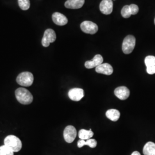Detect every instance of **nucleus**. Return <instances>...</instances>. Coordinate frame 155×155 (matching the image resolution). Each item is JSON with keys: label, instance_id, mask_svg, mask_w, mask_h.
<instances>
[{"label": "nucleus", "instance_id": "nucleus-1", "mask_svg": "<svg viewBox=\"0 0 155 155\" xmlns=\"http://www.w3.org/2000/svg\"><path fill=\"white\" fill-rule=\"evenodd\" d=\"M15 95L17 101L23 105H28L32 102L33 96L27 89L20 87L15 91Z\"/></svg>", "mask_w": 155, "mask_h": 155}, {"label": "nucleus", "instance_id": "nucleus-2", "mask_svg": "<svg viewBox=\"0 0 155 155\" xmlns=\"http://www.w3.org/2000/svg\"><path fill=\"white\" fill-rule=\"evenodd\" d=\"M4 145L14 152H17L22 148L21 141L16 136L9 135L4 139Z\"/></svg>", "mask_w": 155, "mask_h": 155}, {"label": "nucleus", "instance_id": "nucleus-3", "mask_svg": "<svg viewBox=\"0 0 155 155\" xmlns=\"http://www.w3.org/2000/svg\"><path fill=\"white\" fill-rule=\"evenodd\" d=\"M33 79V74L31 72H23L18 75L16 81L18 84L22 86L28 87L32 84Z\"/></svg>", "mask_w": 155, "mask_h": 155}, {"label": "nucleus", "instance_id": "nucleus-4", "mask_svg": "<svg viewBox=\"0 0 155 155\" xmlns=\"http://www.w3.org/2000/svg\"><path fill=\"white\" fill-rule=\"evenodd\" d=\"M136 45V39L132 35H128L124 39L122 43V50L125 54L132 53Z\"/></svg>", "mask_w": 155, "mask_h": 155}, {"label": "nucleus", "instance_id": "nucleus-5", "mask_svg": "<svg viewBox=\"0 0 155 155\" xmlns=\"http://www.w3.org/2000/svg\"><path fill=\"white\" fill-rule=\"evenodd\" d=\"M56 39V36L55 31L52 29H47L44 33L41 44L43 47H47L50 45L51 43H54Z\"/></svg>", "mask_w": 155, "mask_h": 155}, {"label": "nucleus", "instance_id": "nucleus-6", "mask_svg": "<svg viewBox=\"0 0 155 155\" xmlns=\"http://www.w3.org/2000/svg\"><path fill=\"white\" fill-rule=\"evenodd\" d=\"M77 132L75 127L72 125L67 126L64 130L63 136L65 141L68 143H71L77 137Z\"/></svg>", "mask_w": 155, "mask_h": 155}, {"label": "nucleus", "instance_id": "nucleus-7", "mask_svg": "<svg viewBox=\"0 0 155 155\" xmlns=\"http://www.w3.org/2000/svg\"><path fill=\"white\" fill-rule=\"evenodd\" d=\"M81 28L83 32L91 35L97 33L98 30V25L94 22L90 21H84L82 22Z\"/></svg>", "mask_w": 155, "mask_h": 155}, {"label": "nucleus", "instance_id": "nucleus-8", "mask_svg": "<svg viewBox=\"0 0 155 155\" xmlns=\"http://www.w3.org/2000/svg\"><path fill=\"white\" fill-rule=\"evenodd\" d=\"M68 97L70 99L74 101H79L82 100L84 95V90L81 88H73L68 91Z\"/></svg>", "mask_w": 155, "mask_h": 155}, {"label": "nucleus", "instance_id": "nucleus-9", "mask_svg": "<svg viewBox=\"0 0 155 155\" xmlns=\"http://www.w3.org/2000/svg\"><path fill=\"white\" fill-rule=\"evenodd\" d=\"M113 3L112 0H102L100 4V11L104 15H110L113 12Z\"/></svg>", "mask_w": 155, "mask_h": 155}, {"label": "nucleus", "instance_id": "nucleus-10", "mask_svg": "<svg viewBox=\"0 0 155 155\" xmlns=\"http://www.w3.org/2000/svg\"><path fill=\"white\" fill-rule=\"evenodd\" d=\"M145 64L147 67V72L150 75L155 74V56H148L145 59Z\"/></svg>", "mask_w": 155, "mask_h": 155}, {"label": "nucleus", "instance_id": "nucleus-11", "mask_svg": "<svg viewBox=\"0 0 155 155\" xmlns=\"http://www.w3.org/2000/svg\"><path fill=\"white\" fill-rule=\"evenodd\" d=\"M114 94L120 100H125L129 97L130 91L125 86H120L114 90Z\"/></svg>", "mask_w": 155, "mask_h": 155}, {"label": "nucleus", "instance_id": "nucleus-12", "mask_svg": "<svg viewBox=\"0 0 155 155\" xmlns=\"http://www.w3.org/2000/svg\"><path fill=\"white\" fill-rule=\"evenodd\" d=\"M95 71L99 74L110 75L113 72V68L109 63H102L95 67Z\"/></svg>", "mask_w": 155, "mask_h": 155}, {"label": "nucleus", "instance_id": "nucleus-13", "mask_svg": "<svg viewBox=\"0 0 155 155\" xmlns=\"http://www.w3.org/2000/svg\"><path fill=\"white\" fill-rule=\"evenodd\" d=\"M103 61H104V59L102 56L101 55L98 54L95 56L92 60L86 61L84 63V66L86 67V68L90 69V68H93L94 67H97L100 66V64H102Z\"/></svg>", "mask_w": 155, "mask_h": 155}, {"label": "nucleus", "instance_id": "nucleus-14", "mask_svg": "<svg viewBox=\"0 0 155 155\" xmlns=\"http://www.w3.org/2000/svg\"><path fill=\"white\" fill-rule=\"evenodd\" d=\"M52 18L54 22L58 25H65L68 22V19L66 17L59 12H55L53 13Z\"/></svg>", "mask_w": 155, "mask_h": 155}, {"label": "nucleus", "instance_id": "nucleus-15", "mask_svg": "<svg viewBox=\"0 0 155 155\" xmlns=\"http://www.w3.org/2000/svg\"><path fill=\"white\" fill-rule=\"evenodd\" d=\"M84 4V0H67L64 4L68 9H77L82 8Z\"/></svg>", "mask_w": 155, "mask_h": 155}, {"label": "nucleus", "instance_id": "nucleus-16", "mask_svg": "<svg viewBox=\"0 0 155 155\" xmlns=\"http://www.w3.org/2000/svg\"><path fill=\"white\" fill-rule=\"evenodd\" d=\"M106 116L112 121H117L120 117V112L116 109H109L106 111Z\"/></svg>", "mask_w": 155, "mask_h": 155}, {"label": "nucleus", "instance_id": "nucleus-17", "mask_svg": "<svg viewBox=\"0 0 155 155\" xmlns=\"http://www.w3.org/2000/svg\"><path fill=\"white\" fill-rule=\"evenodd\" d=\"M88 145L91 148H94L97 145V142L95 139H90L87 140L86 141L84 140H80L78 142V148H82L83 146Z\"/></svg>", "mask_w": 155, "mask_h": 155}, {"label": "nucleus", "instance_id": "nucleus-18", "mask_svg": "<svg viewBox=\"0 0 155 155\" xmlns=\"http://www.w3.org/2000/svg\"><path fill=\"white\" fill-rule=\"evenodd\" d=\"M144 155H155V144L153 142H148L143 148Z\"/></svg>", "mask_w": 155, "mask_h": 155}, {"label": "nucleus", "instance_id": "nucleus-19", "mask_svg": "<svg viewBox=\"0 0 155 155\" xmlns=\"http://www.w3.org/2000/svg\"><path fill=\"white\" fill-rule=\"evenodd\" d=\"M94 136V133L92 132L91 129L87 130L86 129H81L78 133V136L81 140H87L89 139H91Z\"/></svg>", "mask_w": 155, "mask_h": 155}, {"label": "nucleus", "instance_id": "nucleus-20", "mask_svg": "<svg viewBox=\"0 0 155 155\" xmlns=\"http://www.w3.org/2000/svg\"><path fill=\"white\" fill-rule=\"evenodd\" d=\"M121 15L124 18H127L131 16L132 13L130 8V6L125 5L122 8L121 10Z\"/></svg>", "mask_w": 155, "mask_h": 155}, {"label": "nucleus", "instance_id": "nucleus-21", "mask_svg": "<svg viewBox=\"0 0 155 155\" xmlns=\"http://www.w3.org/2000/svg\"><path fill=\"white\" fill-rule=\"evenodd\" d=\"M0 155H14V152L4 145L0 147Z\"/></svg>", "mask_w": 155, "mask_h": 155}, {"label": "nucleus", "instance_id": "nucleus-22", "mask_svg": "<svg viewBox=\"0 0 155 155\" xmlns=\"http://www.w3.org/2000/svg\"><path fill=\"white\" fill-rule=\"evenodd\" d=\"M18 5L22 10L26 11L30 8V1L29 0H18Z\"/></svg>", "mask_w": 155, "mask_h": 155}, {"label": "nucleus", "instance_id": "nucleus-23", "mask_svg": "<svg viewBox=\"0 0 155 155\" xmlns=\"http://www.w3.org/2000/svg\"><path fill=\"white\" fill-rule=\"evenodd\" d=\"M129 6H130L132 15H135L139 12V8L138 6L136 5L135 4H131Z\"/></svg>", "mask_w": 155, "mask_h": 155}, {"label": "nucleus", "instance_id": "nucleus-24", "mask_svg": "<svg viewBox=\"0 0 155 155\" xmlns=\"http://www.w3.org/2000/svg\"><path fill=\"white\" fill-rule=\"evenodd\" d=\"M131 155H141V154L139 153L138 151H134V152H133Z\"/></svg>", "mask_w": 155, "mask_h": 155}, {"label": "nucleus", "instance_id": "nucleus-25", "mask_svg": "<svg viewBox=\"0 0 155 155\" xmlns=\"http://www.w3.org/2000/svg\"></svg>", "mask_w": 155, "mask_h": 155}]
</instances>
